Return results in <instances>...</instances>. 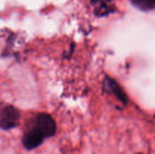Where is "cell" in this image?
<instances>
[{"instance_id": "cell-1", "label": "cell", "mask_w": 155, "mask_h": 154, "mask_svg": "<svg viewBox=\"0 0 155 154\" xmlns=\"http://www.w3.org/2000/svg\"><path fill=\"white\" fill-rule=\"evenodd\" d=\"M32 127L39 131L45 138L54 136L57 130L54 119L51 115L45 113H39L35 116Z\"/></svg>"}, {"instance_id": "cell-2", "label": "cell", "mask_w": 155, "mask_h": 154, "mask_svg": "<svg viewBox=\"0 0 155 154\" xmlns=\"http://www.w3.org/2000/svg\"><path fill=\"white\" fill-rule=\"evenodd\" d=\"M19 120V112L12 106H6L0 110V128L2 129H12L18 126Z\"/></svg>"}, {"instance_id": "cell-3", "label": "cell", "mask_w": 155, "mask_h": 154, "mask_svg": "<svg viewBox=\"0 0 155 154\" xmlns=\"http://www.w3.org/2000/svg\"><path fill=\"white\" fill-rule=\"evenodd\" d=\"M45 137L35 128L31 127L23 135L22 143L24 147L27 149H33L38 147L42 143Z\"/></svg>"}, {"instance_id": "cell-4", "label": "cell", "mask_w": 155, "mask_h": 154, "mask_svg": "<svg viewBox=\"0 0 155 154\" xmlns=\"http://www.w3.org/2000/svg\"><path fill=\"white\" fill-rule=\"evenodd\" d=\"M104 88H105V89H107V91L113 94L121 103H123L124 105H127V103H128L127 95H126L122 88L119 85V84L114 79L107 76L104 79Z\"/></svg>"}, {"instance_id": "cell-5", "label": "cell", "mask_w": 155, "mask_h": 154, "mask_svg": "<svg viewBox=\"0 0 155 154\" xmlns=\"http://www.w3.org/2000/svg\"><path fill=\"white\" fill-rule=\"evenodd\" d=\"M133 6L142 11H148L155 8V6L149 0H130Z\"/></svg>"}, {"instance_id": "cell-6", "label": "cell", "mask_w": 155, "mask_h": 154, "mask_svg": "<svg viewBox=\"0 0 155 154\" xmlns=\"http://www.w3.org/2000/svg\"><path fill=\"white\" fill-rule=\"evenodd\" d=\"M114 11V8L111 5H107V3L98 5V7L95 9V13L97 16H105L111 12Z\"/></svg>"}, {"instance_id": "cell-7", "label": "cell", "mask_w": 155, "mask_h": 154, "mask_svg": "<svg viewBox=\"0 0 155 154\" xmlns=\"http://www.w3.org/2000/svg\"><path fill=\"white\" fill-rule=\"evenodd\" d=\"M112 0H91V2L93 5H101L104 3H108Z\"/></svg>"}, {"instance_id": "cell-8", "label": "cell", "mask_w": 155, "mask_h": 154, "mask_svg": "<svg viewBox=\"0 0 155 154\" xmlns=\"http://www.w3.org/2000/svg\"><path fill=\"white\" fill-rule=\"evenodd\" d=\"M149 1H150V2H151V3H152V4H153V5H154L155 6V0H149Z\"/></svg>"}, {"instance_id": "cell-9", "label": "cell", "mask_w": 155, "mask_h": 154, "mask_svg": "<svg viewBox=\"0 0 155 154\" xmlns=\"http://www.w3.org/2000/svg\"><path fill=\"white\" fill-rule=\"evenodd\" d=\"M137 154H142V153H137Z\"/></svg>"}, {"instance_id": "cell-10", "label": "cell", "mask_w": 155, "mask_h": 154, "mask_svg": "<svg viewBox=\"0 0 155 154\" xmlns=\"http://www.w3.org/2000/svg\"><path fill=\"white\" fill-rule=\"evenodd\" d=\"M154 118H155V115H154Z\"/></svg>"}]
</instances>
